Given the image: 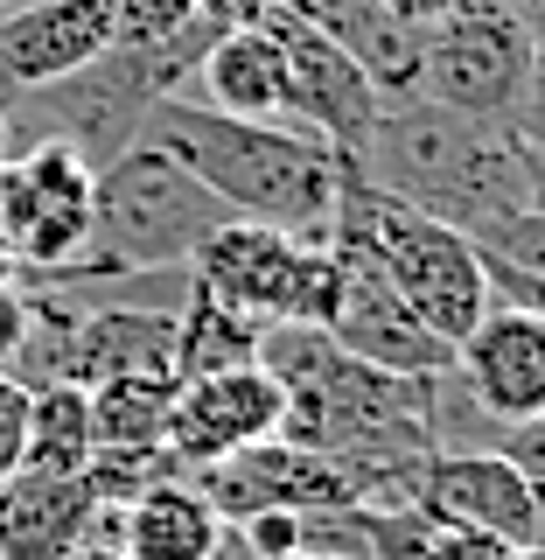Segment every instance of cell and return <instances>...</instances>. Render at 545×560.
<instances>
[{
	"mask_svg": "<svg viewBox=\"0 0 545 560\" xmlns=\"http://www.w3.org/2000/svg\"><path fill=\"white\" fill-rule=\"evenodd\" d=\"M349 162L399 203L476 238V253H503L545 210V154L511 119H469L427 98H384Z\"/></svg>",
	"mask_w": 545,
	"mask_h": 560,
	"instance_id": "cell-1",
	"label": "cell"
},
{
	"mask_svg": "<svg viewBox=\"0 0 545 560\" xmlns=\"http://www.w3.org/2000/svg\"><path fill=\"white\" fill-rule=\"evenodd\" d=\"M140 140L168 148L232 218H252V224L294 232L308 245H329L343 154L322 133L294 127V119H238V113H217V105L168 92L147 105Z\"/></svg>",
	"mask_w": 545,
	"mask_h": 560,
	"instance_id": "cell-2",
	"label": "cell"
},
{
	"mask_svg": "<svg viewBox=\"0 0 545 560\" xmlns=\"http://www.w3.org/2000/svg\"><path fill=\"white\" fill-rule=\"evenodd\" d=\"M217 224H232V210L168 148L133 140L92 183V245L57 273H14V280H28V288H92V280H112V273H168V267H189Z\"/></svg>",
	"mask_w": 545,
	"mask_h": 560,
	"instance_id": "cell-3",
	"label": "cell"
},
{
	"mask_svg": "<svg viewBox=\"0 0 545 560\" xmlns=\"http://www.w3.org/2000/svg\"><path fill=\"white\" fill-rule=\"evenodd\" d=\"M329 238H357L441 343H462L469 329L483 323L489 267H483L476 238H462L454 224L427 218V210H413V203H399L392 189H378L349 154H343L336 224H329Z\"/></svg>",
	"mask_w": 545,
	"mask_h": 560,
	"instance_id": "cell-4",
	"label": "cell"
},
{
	"mask_svg": "<svg viewBox=\"0 0 545 560\" xmlns=\"http://www.w3.org/2000/svg\"><path fill=\"white\" fill-rule=\"evenodd\" d=\"M532 63L538 49H532V22L518 14V0H454L448 22L419 35L413 98L469 113V119H518Z\"/></svg>",
	"mask_w": 545,
	"mask_h": 560,
	"instance_id": "cell-5",
	"label": "cell"
},
{
	"mask_svg": "<svg viewBox=\"0 0 545 560\" xmlns=\"http://www.w3.org/2000/svg\"><path fill=\"white\" fill-rule=\"evenodd\" d=\"M189 273H197V288L245 308L252 323H322L329 329V308H336V253L294 238V232H273V224H252V218L217 224L197 245Z\"/></svg>",
	"mask_w": 545,
	"mask_h": 560,
	"instance_id": "cell-6",
	"label": "cell"
},
{
	"mask_svg": "<svg viewBox=\"0 0 545 560\" xmlns=\"http://www.w3.org/2000/svg\"><path fill=\"white\" fill-rule=\"evenodd\" d=\"M92 183L98 168L70 140L0 154V238L14 245V273H57L92 245Z\"/></svg>",
	"mask_w": 545,
	"mask_h": 560,
	"instance_id": "cell-7",
	"label": "cell"
},
{
	"mask_svg": "<svg viewBox=\"0 0 545 560\" xmlns=\"http://www.w3.org/2000/svg\"><path fill=\"white\" fill-rule=\"evenodd\" d=\"M336 253V308H329V337H336L349 358L378 364V372L399 378H448L454 372V343H441L419 308L384 280V267L364 253L357 238H329Z\"/></svg>",
	"mask_w": 545,
	"mask_h": 560,
	"instance_id": "cell-8",
	"label": "cell"
},
{
	"mask_svg": "<svg viewBox=\"0 0 545 560\" xmlns=\"http://www.w3.org/2000/svg\"><path fill=\"white\" fill-rule=\"evenodd\" d=\"M273 35H280V63H287V119L308 133H322L336 154H357L364 133L378 127L384 113V92L364 78V63L336 49L322 28H308L301 14L273 8L266 14Z\"/></svg>",
	"mask_w": 545,
	"mask_h": 560,
	"instance_id": "cell-9",
	"label": "cell"
},
{
	"mask_svg": "<svg viewBox=\"0 0 545 560\" xmlns=\"http://www.w3.org/2000/svg\"><path fill=\"white\" fill-rule=\"evenodd\" d=\"M189 483L210 498V512L224 525H238L252 512H343V504H357V483L329 455L287 442V434L252 442V448L224 455L210 469H189Z\"/></svg>",
	"mask_w": 545,
	"mask_h": 560,
	"instance_id": "cell-10",
	"label": "cell"
},
{
	"mask_svg": "<svg viewBox=\"0 0 545 560\" xmlns=\"http://www.w3.org/2000/svg\"><path fill=\"white\" fill-rule=\"evenodd\" d=\"M454 393H469L489 428L545 413V315L489 294L483 323L454 343Z\"/></svg>",
	"mask_w": 545,
	"mask_h": 560,
	"instance_id": "cell-11",
	"label": "cell"
},
{
	"mask_svg": "<svg viewBox=\"0 0 545 560\" xmlns=\"http://www.w3.org/2000/svg\"><path fill=\"white\" fill-rule=\"evenodd\" d=\"M287 420V393L266 364H238V372H210V378H182L168 407V455L182 469H210L224 455L273 442Z\"/></svg>",
	"mask_w": 545,
	"mask_h": 560,
	"instance_id": "cell-12",
	"label": "cell"
},
{
	"mask_svg": "<svg viewBox=\"0 0 545 560\" xmlns=\"http://www.w3.org/2000/svg\"><path fill=\"white\" fill-rule=\"evenodd\" d=\"M413 504L434 512L441 525L497 539V547H538L532 490L497 448H434L413 477Z\"/></svg>",
	"mask_w": 545,
	"mask_h": 560,
	"instance_id": "cell-13",
	"label": "cell"
},
{
	"mask_svg": "<svg viewBox=\"0 0 545 560\" xmlns=\"http://www.w3.org/2000/svg\"><path fill=\"white\" fill-rule=\"evenodd\" d=\"M98 490L84 477L14 469L0 477V560H70L98 533Z\"/></svg>",
	"mask_w": 545,
	"mask_h": 560,
	"instance_id": "cell-14",
	"label": "cell"
},
{
	"mask_svg": "<svg viewBox=\"0 0 545 560\" xmlns=\"http://www.w3.org/2000/svg\"><path fill=\"white\" fill-rule=\"evenodd\" d=\"M112 539L127 560H217L224 553V518L210 512V498L189 477H162L147 483L133 504L98 512V533Z\"/></svg>",
	"mask_w": 545,
	"mask_h": 560,
	"instance_id": "cell-15",
	"label": "cell"
},
{
	"mask_svg": "<svg viewBox=\"0 0 545 560\" xmlns=\"http://www.w3.org/2000/svg\"><path fill=\"white\" fill-rule=\"evenodd\" d=\"M182 98L238 113V119H287V63H280L273 22L210 35L197 70H189V84H182Z\"/></svg>",
	"mask_w": 545,
	"mask_h": 560,
	"instance_id": "cell-16",
	"label": "cell"
},
{
	"mask_svg": "<svg viewBox=\"0 0 545 560\" xmlns=\"http://www.w3.org/2000/svg\"><path fill=\"white\" fill-rule=\"evenodd\" d=\"M280 8L301 14L308 28H322L336 49H349L384 98H413V84H419V35L406 22H392L384 0H280Z\"/></svg>",
	"mask_w": 545,
	"mask_h": 560,
	"instance_id": "cell-17",
	"label": "cell"
},
{
	"mask_svg": "<svg viewBox=\"0 0 545 560\" xmlns=\"http://www.w3.org/2000/svg\"><path fill=\"white\" fill-rule=\"evenodd\" d=\"M259 329L245 308L217 302L210 288L189 280L182 308H175V378H210V372H238V364H259Z\"/></svg>",
	"mask_w": 545,
	"mask_h": 560,
	"instance_id": "cell-18",
	"label": "cell"
},
{
	"mask_svg": "<svg viewBox=\"0 0 545 560\" xmlns=\"http://www.w3.org/2000/svg\"><path fill=\"white\" fill-rule=\"evenodd\" d=\"M92 455H98L92 393L70 385V378L28 385V448H22V469H43V477H84Z\"/></svg>",
	"mask_w": 545,
	"mask_h": 560,
	"instance_id": "cell-19",
	"label": "cell"
},
{
	"mask_svg": "<svg viewBox=\"0 0 545 560\" xmlns=\"http://www.w3.org/2000/svg\"><path fill=\"white\" fill-rule=\"evenodd\" d=\"M182 378H105L92 393V434L98 448H168V407Z\"/></svg>",
	"mask_w": 545,
	"mask_h": 560,
	"instance_id": "cell-20",
	"label": "cell"
},
{
	"mask_svg": "<svg viewBox=\"0 0 545 560\" xmlns=\"http://www.w3.org/2000/svg\"><path fill=\"white\" fill-rule=\"evenodd\" d=\"M503 455V463L524 477V490H532V512H538V547H545V413L532 420H511V428H497V442H489Z\"/></svg>",
	"mask_w": 545,
	"mask_h": 560,
	"instance_id": "cell-21",
	"label": "cell"
},
{
	"mask_svg": "<svg viewBox=\"0 0 545 560\" xmlns=\"http://www.w3.org/2000/svg\"><path fill=\"white\" fill-rule=\"evenodd\" d=\"M301 518L308 512H252V518L224 525V539H238V560H287V553H301Z\"/></svg>",
	"mask_w": 545,
	"mask_h": 560,
	"instance_id": "cell-22",
	"label": "cell"
},
{
	"mask_svg": "<svg viewBox=\"0 0 545 560\" xmlns=\"http://www.w3.org/2000/svg\"><path fill=\"white\" fill-rule=\"evenodd\" d=\"M119 43H168V35L197 28V0H112Z\"/></svg>",
	"mask_w": 545,
	"mask_h": 560,
	"instance_id": "cell-23",
	"label": "cell"
},
{
	"mask_svg": "<svg viewBox=\"0 0 545 560\" xmlns=\"http://www.w3.org/2000/svg\"><path fill=\"white\" fill-rule=\"evenodd\" d=\"M22 448H28V385L0 364V477L22 469Z\"/></svg>",
	"mask_w": 545,
	"mask_h": 560,
	"instance_id": "cell-24",
	"label": "cell"
},
{
	"mask_svg": "<svg viewBox=\"0 0 545 560\" xmlns=\"http://www.w3.org/2000/svg\"><path fill=\"white\" fill-rule=\"evenodd\" d=\"M280 0H197V22L210 35H232V28H259Z\"/></svg>",
	"mask_w": 545,
	"mask_h": 560,
	"instance_id": "cell-25",
	"label": "cell"
},
{
	"mask_svg": "<svg viewBox=\"0 0 545 560\" xmlns=\"http://www.w3.org/2000/svg\"><path fill=\"white\" fill-rule=\"evenodd\" d=\"M28 343V288L0 280V364H14V350Z\"/></svg>",
	"mask_w": 545,
	"mask_h": 560,
	"instance_id": "cell-26",
	"label": "cell"
},
{
	"mask_svg": "<svg viewBox=\"0 0 545 560\" xmlns=\"http://www.w3.org/2000/svg\"><path fill=\"white\" fill-rule=\"evenodd\" d=\"M489 267V294H503V302H524L545 315V280L538 273H518V267H497V259H483Z\"/></svg>",
	"mask_w": 545,
	"mask_h": 560,
	"instance_id": "cell-27",
	"label": "cell"
},
{
	"mask_svg": "<svg viewBox=\"0 0 545 560\" xmlns=\"http://www.w3.org/2000/svg\"><path fill=\"white\" fill-rule=\"evenodd\" d=\"M384 8H392V22H406L413 35H427L434 22H448V14H454V0H384Z\"/></svg>",
	"mask_w": 545,
	"mask_h": 560,
	"instance_id": "cell-28",
	"label": "cell"
},
{
	"mask_svg": "<svg viewBox=\"0 0 545 560\" xmlns=\"http://www.w3.org/2000/svg\"><path fill=\"white\" fill-rule=\"evenodd\" d=\"M70 560H127V553H119V547H112V539H84V547H78V553H70Z\"/></svg>",
	"mask_w": 545,
	"mask_h": 560,
	"instance_id": "cell-29",
	"label": "cell"
},
{
	"mask_svg": "<svg viewBox=\"0 0 545 560\" xmlns=\"http://www.w3.org/2000/svg\"><path fill=\"white\" fill-rule=\"evenodd\" d=\"M0 280H14V245L0 238Z\"/></svg>",
	"mask_w": 545,
	"mask_h": 560,
	"instance_id": "cell-30",
	"label": "cell"
},
{
	"mask_svg": "<svg viewBox=\"0 0 545 560\" xmlns=\"http://www.w3.org/2000/svg\"><path fill=\"white\" fill-rule=\"evenodd\" d=\"M287 560H349V553H315V547H301V553H287Z\"/></svg>",
	"mask_w": 545,
	"mask_h": 560,
	"instance_id": "cell-31",
	"label": "cell"
},
{
	"mask_svg": "<svg viewBox=\"0 0 545 560\" xmlns=\"http://www.w3.org/2000/svg\"><path fill=\"white\" fill-rule=\"evenodd\" d=\"M14 8H35V0H0V14H14Z\"/></svg>",
	"mask_w": 545,
	"mask_h": 560,
	"instance_id": "cell-32",
	"label": "cell"
},
{
	"mask_svg": "<svg viewBox=\"0 0 545 560\" xmlns=\"http://www.w3.org/2000/svg\"><path fill=\"white\" fill-rule=\"evenodd\" d=\"M0 154H8V148H0Z\"/></svg>",
	"mask_w": 545,
	"mask_h": 560,
	"instance_id": "cell-33",
	"label": "cell"
}]
</instances>
